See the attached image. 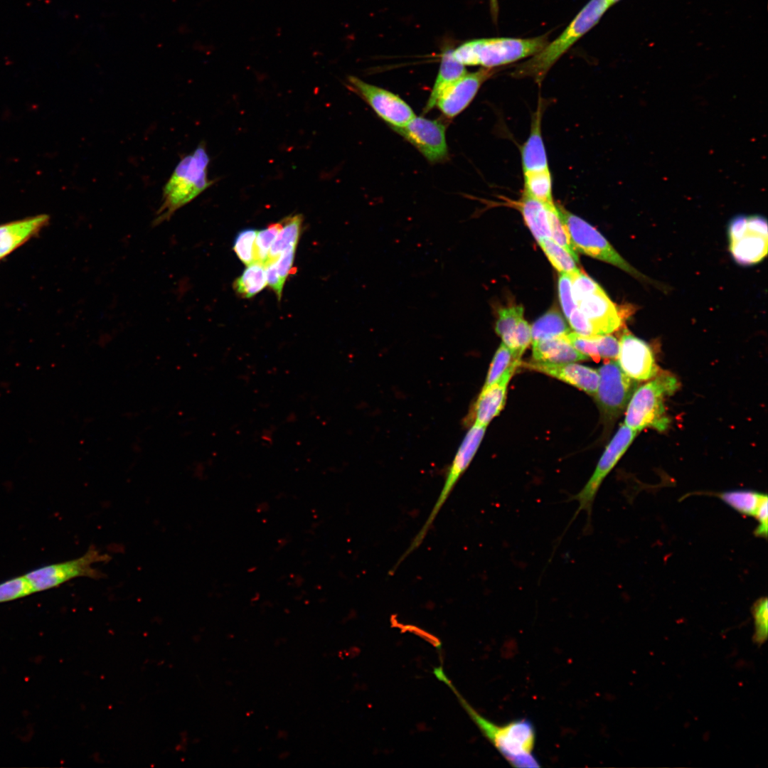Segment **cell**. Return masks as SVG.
Returning a JSON list of instances; mask_svg holds the SVG:
<instances>
[{"mask_svg": "<svg viewBox=\"0 0 768 768\" xmlns=\"http://www.w3.org/2000/svg\"><path fill=\"white\" fill-rule=\"evenodd\" d=\"M523 191L544 204L554 203L550 170L523 175Z\"/></svg>", "mask_w": 768, "mask_h": 768, "instance_id": "f1b7e54d", "label": "cell"}, {"mask_svg": "<svg viewBox=\"0 0 768 768\" xmlns=\"http://www.w3.org/2000/svg\"><path fill=\"white\" fill-rule=\"evenodd\" d=\"M467 71L464 65L459 63L453 55V49L444 48L442 53L439 70L433 88L424 108V113L430 112L436 106L442 91L449 85L464 76Z\"/></svg>", "mask_w": 768, "mask_h": 768, "instance_id": "cb8c5ba5", "label": "cell"}, {"mask_svg": "<svg viewBox=\"0 0 768 768\" xmlns=\"http://www.w3.org/2000/svg\"><path fill=\"white\" fill-rule=\"evenodd\" d=\"M257 231L247 228L240 231L235 238L233 250L239 259L246 265L255 263V241Z\"/></svg>", "mask_w": 768, "mask_h": 768, "instance_id": "e575fe53", "label": "cell"}, {"mask_svg": "<svg viewBox=\"0 0 768 768\" xmlns=\"http://www.w3.org/2000/svg\"><path fill=\"white\" fill-rule=\"evenodd\" d=\"M282 228V222L257 231L255 241V263L265 265L271 246Z\"/></svg>", "mask_w": 768, "mask_h": 768, "instance_id": "836d02e7", "label": "cell"}, {"mask_svg": "<svg viewBox=\"0 0 768 768\" xmlns=\"http://www.w3.org/2000/svg\"><path fill=\"white\" fill-rule=\"evenodd\" d=\"M735 511L757 521L754 535L767 539L768 531V498L767 494L752 490H733L712 493Z\"/></svg>", "mask_w": 768, "mask_h": 768, "instance_id": "ac0fdd59", "label": "cell"}, {"mask_svg": "<svg viewBox=\"0 0 768 768\" xmlns=\"http://www.w3.org/2000/svg\"><path fill=\"white\" fill-rule=\"evenodd\" d=\"M607 0H590L562 33L512 73L516 78H532L541 84L558 60L582 36L593 28L609 9Z\"/></svg>", "mask_w": 768, "mask_h": 768, "instance_id": "3957f363", "label": "cell"}, {"mask_svg": "<svg viewBox=\"0 0 768 768\" xmlns=\"http://www.w3.org/2000/svg\"><path fill=\"white\" fill-rule=\"evenodd\" d=\"M276 261L267 263L265 265L267 283L274 291L278 299H280L284 284L281 281L278 275Z\"/></svg>", "mask_w": 768, "mask_h": 768, "instance_id": "7bdbcfd3", "label": "cell"}, {"mask_svg": "<svg viewBox=\"0 0 768 768\" xmlns=\"http://www.w3.org/2000/svg\"><path fill=\"white\" fill-rule=\"evenodd\" d=\"M767 223L760 215L735 217L728 225L730 251L742 265L761 262L767 254Z\"/></svg>", "mask_w": 768, "mask_h": 768, "instance_id": "9c48e42d", "label": "cell"}, {"mask_svg": "<svg viewBox=\"0 0 768 768\" xmlns=\"http://www.w3.org/2000/svg\"><path fill=\"white\" fill-rule=\"evenodd\" d=\"M49 220L38 215L0 225V260L36 235Z\"/></svg>", "mask_w": 768, "mask_h": 768, "instance_id": "ffe728a7", "label": "cell"}, {"mask_svg": "<svg viewBox=\"0 0 768 768\" xmlns=\"http://www.w3.org/2000/svg\"><path fill=\"white\" fill-rule=\"evenodd\" d=\"M597 371L599 380L594 398L604 420L612 422L626 410L639 382L626 375L614 360H606Z\"/></svg>", "mask_w": 768, "mask_h": 768, "instance_id": "30bf717a", "label": "cell"}, {"mask_svg": "<svg viewBox=\"0 0 768 768\" xmlns=\"http://www.w3.org/2000/svg\"><path fill=\"white\" fill-rule=\"evenodd\" d=\"M542 110V102H539L532 119L530 134L521 149L523 175L550 170L541 134Z\"/></svg>", "mask_w": 768, "mask_h": 768, "instance_id": "44dd1931", "label": "cell"}, {"mask_svg": "<svg viewBox=\"0 0 768 768\" xmlns=\"http://www.w3.org/2000/svg\"><path fill=\"white\" fill-rule=\"evenodd\" d=\"M348 80L354 90L392 128L405 125L415 116L412 108L397 95L355 76H348Z\"/></svg>", "mask_w": 768, "mask_h": 768, "instance_id": "4fadbf2b", "label": "cell"}, {"mask_svg": "<svg viewBox=\"0 0 768 768\" xmlns=\"http://www.w3.org/2000/svg\"><path fill=\"white\" fill-rule=\"evenodd\" d=\"M296 247L287 248L281 253L276 261V267L278 275L281 281L284 284L288 275L293 268Z\"/></svg>", "mask_w": 768, "mask_h": 768, "instance_id": "b9f144b4", "label": "cell"}, {"mask_svg": "<svg viewBox=\"0 0 768 768\" xmlns=\"http://www.w3.org/2000/svg\"><path fill=\"white\" fill-rule=\"evenodd\" d=\"M570 277L575 303L584 297L602 289L597 282L581 271Z\"/></svg>", "mask_w": 768, "mask_h": 768, "instance_id": "74e56055", "label": "cell"}, {"mask_svg": "<svg viewBox=\"0 0 768 768\" xmlns=\"http://www.w3.org/2000/svg\"><path fill=\"white\" fill-rule=\"evenodd\" d=\"M521 362V360L516 359L513 351L502 343L491 362L484 386L494 383L506 369L513 364H520Z\"/></svg>", "mask_w": 768, "mask_h": 768, "instance_id": "1f68e13d", "label": "cell"}, {"mask_svg": "<svg viewBox=\"0 0 768 768\" xmlns=\"http://www.w3.org/2000/svg\"><path fill=\"white\" fill-rule=\"evenodd\" d=\"M412 144L432 164L449 158L446 127L439 120L415 116L405 125L392 128Z\"/></svg>", "mask_w": 768, "mask_h": 768, "instance_id": "7c38bea8", "label": "cell"}, {"mask_svg": "<svg viewBox=\"0 0 768 768\" xmlns=\"http://www.w3.org/2000/svg\"><path fill=\"white\" fill-rule=\"evenodd\" d=\"M33 593V588L25 575L0 583V603L16 600Z\"/></svg>", "mask_w": 768, "mask_h": 768, "instance_id": "d6a6232c", "label": "cell"}, {"mask_svg": "<svg viewBox=\"0 0 768 768\" xmlns=\"http://www.w3.org/2000/svg\"><path fill=\"white\" fill-rule=\"evenodd\" d=\"M209 162L203 143L181 158L163 188L161 203L153 222L154 225L168 220L176 210L211 186L213 182L207 177Z\"/></svg>", "mask_w": 768, "mask_h": 768, "instance_id": "7a4b0ae2", "label": "cell"}, {"mask_svg": "<svg viewBox=\"0 0 768 768\" xmlns=\"http://www.w3.org/2000/svg\"><path fill=\"white\" fill-rule=\"evenodd\" d=\"M558 292L561 307L566 319H568L577 305L572 296L571 278L567 274L560 273Z\"/></svg>", "mask_w": 768, "mask_h": 768, "instance_id": "f35d334b", "label": "cell"}, {"mask_svg": "<svg viewBox=\"0 0 768 768\" xmlns=\"http://www.w3.org/2000/svg\"><path fill=\"white\" fill-rule=\"evenodd\" d=\"M486 427L474 423L465 435L447 472L444 486L427 521L400 558L401 562L422 543L439 511L449 496L457 482L469 466L485 434Z\"/></svg>", "mask_w": 768, "mask_h": 768, "instance_id": "ba28073f", "label": "cell"}, {"mask_svg": "<svg viewBox=\"0 0 768 768\" xmlns=\"http://www.w3.org/2000/svg\"><path fill=\"white\" fill-rule=\"evenodd\" d=\"M617 363L623 372L636 381H646L659 372L651 347L624 329L619 341Z\"/></svg>", "mask_w": 768, "mask_h": 768, "instance_id": "5bb4252c", "label": "cell"}, {"mask_svg": "<svg viewBox=\"0 0 768 768\" xmlns=\"http://www.w3.org/2000/svg\"><path fill=\"white\" fill-rule=\"evenodd\" d=\"M110 560V555L102 553L94 545H90L86 553L78 558L41 566L25 575L36 593L59 587L77 577L103 578L105 574L93 565Z\"/></svg>", "mask_w": 768, "mask_h": 768, "instance_id": "52a82bcc", "label": "cell"}, {"mask_svg": "<svg viewBox=\"0 0 768 768\" xmlns=\"http://www.w3.org/2000/svg\"><path fill=\"white\" fill-rule=\"evenodd\" d=\"M531 341V327L526 321L522 319L508 339L503 343L513 351L516 359L521 360L523 353Z\"/></svg>", "mask_w": 768, "mask_h": 768, "instance_id": "d590c367", "label": "cell"}, {"mask_svg": "<svg viewBox=\"0 0 768 768\" xmlns=\"http://www.w3.org/2000/svg\"><path fill=\"white\" fill-rule=\"evenodd\" d=\"M530 327L531 342L564 336L570 332V327L556 308L550 309L539 317Z\"/></svg>", "mask_w": 768, "mask_h": 768, "instance_id": "484cf974", "label": "cell"}, {"mask_svg": "<svg viewBox=\"0 0 768 768\" xmlns=\"http://www.w3.org/2000/svg\"><path fill=\"white\" fill-rule=\"evenodd\" d=\"M281 222L282 228L271 246L265 265L277 260L281 253L287 248L297 247L301 234L302 216L301 215L289 216Z\"/></svg>", "mask_w": 768, "mask_h": 768, "instance_id": "d4e9b609", "label": "cell"}, {"mask_svg": "<svg viewBox=\"0 0 768 768\" xmlns=\"http://www.w3.org/2000/svg\"><path fill=\"white\" fill-rule=\"evenodd\" d=\"M548 43V35L530 38H490L465 42L453 50L454 58L464 65L494 68L531 57Z\"/></svg>", "mask_w": 768, "mask_h": 768, "instance_id": "5b68a950", "label": "cell"}, {"mask_svg": "<svg viewBox=\"0 0 768 768\" xmlns=\"http://www.w3.org/2000/svg\"><path fill=\"white\" fill-rule=\"evenodd\" d=\"M577 307L589 321L596 336L610 334L622 324V316L602 289L576 302Z\"/></svg>", "mask_w": 768, "mask_h": 768, "instance_id": "2e32d148", "label": "cell"}, {"mask_svg": "<svg viewBox=\"0 0 768 768\" xmlns=\"http://www.w3.org/2000/svg\"><path fill=\"white\" fill-rule=\"evenodd\" d=\"M637 434V432L630 429L624 423L621 424L607 446L591 477L584 487L571 497L570 500L578 503V508L572 521L581 511H585L587 514V528H588L591 523L593 503L601 484L626 452Z\"/></svg>", "mask_w": 768, "mask_h": 768, "instance_id": "8fae6325", "label": "cell"}, {"mask_svg": "<svg viewBox=\"0 0 768 768\" xmlns=\"http://www.w3.org/2000/svg\"><path fill=\"white\" fill-rule=\"evenodd\" d=\"M533 361L559 364L588 361L590 358L577 351L564 336L532 342Z\"/></svg>", "mask_w": 768, "mask_h": 768, "instance_id": "7402d4cb", "label": "cell"}, {"mask_svg": "<svg viewBox=\"0 0 768 768\" xmlns=\"http://www.w3.org/2000/svg\"><path fill=\"white\" fill-rule=\"evenodd\" d=\"M557 207L576 251L614 265L638 279L651 281L629 264L593 226L562 206Z\"/></svg>", "mask_w": 768, "mask_h": 768, "instance_id": "8992f818", "label": "cell"}, {"mask_svg": "<svg viewBox=\"0 0 768 768\" xmlns=\"http://www.w3.org/2000/svg\"><path fill=\"white\" fill-rule=\"evenodd\" d=\"M567 320L571 328L580 336L584 337L596 336L589 321L577 307L572 311Z\"/></svg>", "mask_w": 768, "mask_h": 768, "instance_id": "60d3db41", "label": "cell"}, {"mask_svg": "<svg viewBox=\"0 0 768 768\" xmlns=\"http://www.w3.org/2000/svg\"><path fill=\"white\" fill-rule=\"evenodd\" d=\"M524 309L521 305H515L500 308L498 311V319L496 322L495 331L506 342L518 323L523 319Z\"/></svg>", "mask_w": 768, "mask_h": 768, "instance_id": "4dcf8cb0", "label": "cell"}, {"mask_svg": "<svg viewBox=\"0 0 768 768\" xmlns=\"http://www.w3.org/2000/svg\"><path fill=\"white\" fill-rule=\"evenodd\" d=\"M516 206L538 242L551 238L545 204L523 191Z\"/></svg>", "mask_w": 768, "mask_h": 768, "instance_id": "603a6c76", "label": "cell"}, {"mask_svg": "<svg viewBox=\"0 0 768 768\" xmlns=\"http://www.w3.org/2000/svg\"><path fill=\"white\" fill-rule=\"evenodd\" d=\"M518 366V363L512 365L494 383L483 386L474 407V423L486 427L501 412L506 403L507 385Z\"/></svg>", "mask_w": 768, "mask_h": 768, "instance_id": "d6986e66", "label": "cell"}, {"mask_svg": "<svg viewBox=\"0 0 768 768\" xmlns=\"http://www.w3.org/2000/svg\"><path fill=\"white\" fill-rule=\"evenodd\" d=\"M265 266L260 263L247 265L243 273L235 281L234 289L241 297L250 298L267 285Z\"/></svg>", "mask_w": 768, "mask_h": 768, "instance_id": "4316f807", "label": "cell"}, {"mask_svg": "<svg viewBox=\"0 0 768 768\" xmlns=\"http://www.w3.org/2000/svg\"><path fill=\"white\" fill-rule=\"evenodd\" d=\"M546 207L551 235L550 238L565 248L572 256L576 262H578L579 259L577 251L571 241L566 226L560 216L557 206L553 203L546 205Z\"/></svg>", "mask_w": 768, "mask_h": 768, "instance_id": "f546056e", "label": "cell"}, {"mask_svg": "<svg viewBox=\"0 0 768 768\" xmlns=\"http://www.w3.org/2000/svg\"><path fill=\"white\" fill-rule=\"evenodd\" d=\"M678 387L676 376L666 371L658 372L635 390L626 407L624 424L638 433L646 428L665 431L671 422L664 404L665 397L672 395Z\"/></svg>", "mask_w": 768, "mask_h": 768, "instance_id": "277c9868", "label": "cell"}, {"mask_svg": "<svg viewBox=\"0 0 768 768\" xmlns=\"http://www.w3.org/2000/svg\"><path fill=\"white\" fill-rule=\"evenodd\" d=\"M768 602L767 597L759 598L753 604L752 612L754 619L757 643H763L767 636Z\"/></svg>", "mask_w": 768, "mask_h": 768, "instance_id": "8d00e7d4", "label": "cell"}, {"mask_svg": "<svg viewBox=\"0 0 768 768\" xmlns=\"http://www.w3.org/2000/svg\"><path fill=\"white\" fill-rule=\"evenodd\" d=\"M619 1V0H607V1H608V3H609V6H611L612 5H613V4H614L615 3H617V1Z\"/></svg>", "mask_w": 768, "mask_h": 768, "instance_id": "ee69618b", "label": "cell"}, {"mask_svg": "<svg viewBox=\"0 0 768 768\" xmlns=\"http://www.w3.org/2000/svg\"><path fill=\"white\" fill-rule=\"evenodd\" d=\"M520 366L538 371L572 385L586 393L594 395L598 388L599 375L597 370L573 363H548L532 361L521 362Z\"/></svg>", "mask_w": 768, "mask_h": 768, "instance_id": "e0dca14e", "label": "cell"}, {"mask_svg": "<svg viewBox=\"0 0 768 768\" xmlns=\"http://www.w3.org/2000/svg\"><path fill=\"white\" fill-rule=\"evenodd\" d=\"M435 676L454 693L470 718L483 735L494 746L506 760L515 767H539L533 751L535 730L533 723L521 718L498 725L480 715L461 695L447 678L442 666L434 668Z\"/></svg>", "mask_w": 768, "mask_h": 768, "instance_id": "6da1fadb", "label": "cell"}, {"mask_svg": "<svg viewBox=\"0 0 768 768\" xmlns=\"http://www.w3.org/2000/svg\"><path fill=\"white\" fill-rule=\"evenodd\" d=\"M598 354L600 358L614 360L619 354V341L610 334L599 335L595 337Z\"/></svg>", "mask_w": 768, "mask_h": 768, "instance_id": "ab89813d", "label": "cell"}, {"mask_svg": "<svg viewBox=\"0 0 768 768\" xmlns=\"http://www.w3.org/2000/svg\"><path fill=\"white\" fill-rule=\"evenodd\" d=\"M494 73L493 68H486L466 73L442 91L436 106L447 117H456L471 103L481 85Z\"/></svg>", "mask_w": 768, "mask_h": 768, "instance_id": "9a60e30c", "label": "cell"}, {"mask_svg": "<svg viewBox=\"0 0 768 768\" xmlns=\"http://www.w3.org/2000/svg\"><path fill=\"white\" fill-rule=\"evenodd\" d=\"M538 242L552 265L560 273L572 276L581 271L572 256L551 238H545Z\"/></svg>", "mask_w": 768, "mask_h": 768, "instance_id": "83f0119b", "label": "cell"}]
</instances>
